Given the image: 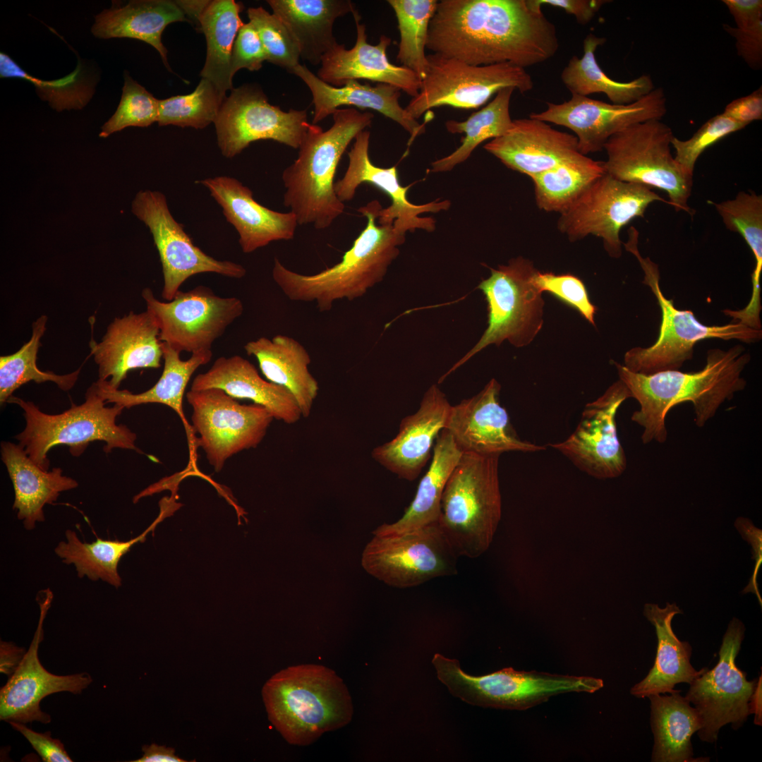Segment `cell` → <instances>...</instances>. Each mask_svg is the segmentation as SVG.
<instances>
[{
  "instance_id": "ba28073f",
  "label": "cell",
  "mask_w": 762,
  "mask_h": 762,
  "mask_svg": "<svg viewBox=\"0 0 762 762\" xmlns=\"http://www.w3.org/2000/svg\"><path fill=\"white\" fill-rule=\"evenodd\" d=\"M639 231L631 226L625 249L638 260L644 273L643 283L655 296L661 311V323L656 341L646 348L635 347L624 356V366L629 370L643 375H652L666 370H679L684 362L693 356L694 346L701 340L720 339H737L744 343H755L761 339V329H755L739 322L722 326H708L701 323L690 310L676 308L672 300L663 294L660 287L658 266L649 258H643L638 248Z\"/></svg>"
},
{
  "instance_id": "7c38bea8",
  "label": "cell",
  "mask_w": 762,
  "mask_h": 762,
  "mask_svg": "<svg viewBox=\"0 0 762 762\" xmlns=\"http://www.w3.org/2000/svg\"><path fill=\"white\" fill-rule=\"evenodd\" d=\"M427 59L419 92L405 108L416 120L435 107L478 109L503 88L513 87L524 94L534 86L524 68L509 62L473 66L433 53Z\"/></svg>"
},
{
  "instance_id": "4dcf8cb0",
  "label": "cell",
  "mask_w": 762,
  "mask_h": 762,
  "mask_svg": "<svg viewBox=\"0 0 762 762\" xmlns=\"http://www.w3.org/2000/svg\"><path fill=\"white\" fill-rule=\"evenodd\" d=\"M222 389L236 399H248L266 408L274 419L294 424L302 417L296 398L285 387L265 380L255 367L238 355L222 356L193 379L190 389Z\"/></svg>"
},
{
  "instance_id": "9c48e42d",
  "label": "cell",
  "mask_w": 762,
  "mask_h": 762,
  "mask_svg": "<svg viewBox=\"0 0 762 762\" xmlns=\"http://www.w3.org/2000/svg\"><path fill=\"white\" fill-rule=\"evenodd\" d=\"M432 663L437 676L454 696L485 708L526 710L551 696L571 692L594 693L601 679L588 676L517 671L506 667L482 676L466 673L456 659L435 653Z\"/></svg>"
},
{
  "instance_id": "d6986e66",
  "label": "cell",
  "mask_w": 762,
  "mask_h": 762,
  "mask_svg": "<svg viewBox=\"0 0 762 762\" xmlns=\"http://www.w3.org/2000/svg\"><path fill=\"white\" fill-rule=\"evenodd\" d=\"M223 156L232 158L252 142L272 140L298 149L310 123L306 109L284 111L269 103L260 88H233L214 121Z\"/></svg>"
},
{
  "instance_id": "4fadbf2b",
  "label": "cell",
  "mask_w": 762,
  "mask_h": 762,
  "mask_svg": "<svg viewBox=\"0 0 762 762\" xmlns=\"http://www.w3.org/2000/svg\"><path fill=\"white\" fill-rule=\"evenodd\" d=\"M456 555L438 522L399 535L374 536L361 556L365 571L399 588L457 573Z\"/></svg>"
},
{
  "instance_id": "1f68e13d",
  "label": "cell",
  "mask_w": 762,
  "mask_h": 762,
  "mask_svg": "<svg viewBox=\"0 0 762 762\" xmlns=\"http://www.w3.org/2000/svg\"><path fill=\"white\" fill-rule=\"evenodd\" d=\"M1 459L14 490L13 508L27 530L44 521V507L56 502L61 492L78 487V482L63 476L62 469L46 471L37 466L19 445L1 444Z\"/></svg>"
},
{
  "instance_id": "ac0fdd59",
  "label": "cell",
  "mask_w": 762,
  "mask_h": 762,
  "mask_svg": "<svg viewBox=\"0 0 762 762\" xmlns=\"http://www.w3.org/2000/svg\"><path fill=\"white\" fill-rule=\"evenodd\" d=\"M132 213L149 229L157 249L164 277L162 296L171 301L189 277L212 272L241 279L246 268L236 262L217 260L195 246L183 226L172 216L165 195L143 190L131 203Z\"/></svg>"
},
{
  "instance_id": "6125c7cd",
  "label": "cell",
  "mask_w": 762,
  "mask_h": 762,
  "mask_svg": "<svg viewBox=\"0 0 762 762\" xmlns=\"http://www.w3.org/2000/svg\"><path fill=\"white\" fill-rule=\"evenodd\" d=\"M143 756L133 762H185L186 760L175 754L174 749L156 744L144 745Z\"/></svg>"
},
{
  "instance_id": "9f6ffc18",
  "label": "cell",
  "mask_w": 762,
  "mask_h": 762,
  "mask_svg": "<svg viewBox=\"0 0 762 762\" xmlns=\"http://www.w3.org/2000/svg\"><path fill=\"white\" fill-rule=\"evenodd\" d=\"M16 730L20 732L30 743L34 749L45 762H71L62 742L51 737L49 731L38 733L27 727L23 723L8 721Z\"/></svg>"
},
{
  "instance_id": "836d02e7",
  "label": "cell",
  "mask_w": 762,
  "mask_h": 762,
  "mask_svg": "<svg viewBox=\"0 0 762 762\" xmlns=\"http://www.w3.org/2000/svg\"><path fill=\"white\" fill-rule=\"evenodd\" d=\"M247 355L254 356L266 379L289 390L301 411L302 417L311 413L319 385L310 373L309 353L296 339L277 334L272 339L260 337L244 345Z\"/></svg>"
},
{
  "instance_id": "e575fe53",
  "label": "cell",
  "mask_w": 762,
  "mask_h": 762,
  "mask_svg": "<svg viewBox=\"0 0 762 762\" xmlns=\"http://www.w3.org/2000/svg\"><path fill=\"white\" fill-rule=\"evenodd\" d=\"M267 4L286 26L300 51L301 58L313 66L337 43L333 25L337 18L352 13L350 0H269Z\"/></svg>"
},
{
  "instance_id": "9a60e30c",
  "label": "cell",
  "mask_w": 762,
  "mask_h": 762,
  "mask_svg": "<svg viewBox=\"0 0 762 762\" xmlns=\"http://www.w3.org/2000/svg\"><path fill=\"white\" fill-rule=\"evenodd\" d=\"M744 631V624L733 617L724 634L717 665L689 684L685 697L698 714L701 727L697 732L703 742H715L720 728L727 724L738 729L754 713L758 682L748 681L735 663Z\"/></svg>"
},
{
  "instance_id": "816d5d0a",
  "label": "cell",
  "mask_w": 762,
  "mask_h": 762,
  "mask_svg": "<svg viewBox=\"0 0 762 762\" xmlns=\"http://www.w3.org/2000/svg\"><path fill=\"white\" fill-rule=\"evenodd\" d=\"M158 100L126 72L119 106L99 136L107 138L130 126L147 127L158 120Z\"/></svg>"
},
{
  "instance_id": "f546056e",
  "label": "cell",
  "mask_w": 762,
  "mask_h": 762,
  "mask_svg": "<svg viewBox=\"0 0 762 762\" xmlns=\"http://www.w3.org/2000/svg\"><path fill=\"white\" fill-rule=\"evenodd\" d=\"M308 86L314 105L313 124H316L341 106H354L380 112L400 125L410 134L409 144L425 131L419 123L401 107V90L392 85L377 83L375 86L350 80L341 87H334L320 80L305 65L298 64L291 71Z\"/></svg>"
},
{
  "instance_id": "f1b7e54d",
  "label": "cell",
  "mask_w": 762,
  "mask_h": 762,
  "mask_svg": "<svg viewBox=\"0 0 762 762\" xmlns=\"http://www.w3.org/2000/svg\"><path fill=\"white\" fill-rule=\"evenodd\" d=\"M483 147L507 168L530 178L580 152L574 135L530 117L513 120L504 135L491 140Z\"/></svg>"
},
{
  "instance_id": "7bdbcfd3",
  "label": "cell",
  "mask_w": 762,
  "mask_h": 762,
  "mask_svg": "<svg viewBox=\"0 0 762 762\" xmlns=\"http://www.w3.org/2000/svg\"><path fill=\"white\" fill-rule=\"evenodd\" d=\"M165 517L164 514L160 513L143 533L128 541L97 538L94 542L85 543L80 540L74 531L68 529L65 532L66 541L59 542L54 552L63 562L75 566L78 577L87 576L92 581L100 579L117 588L122 582L118 572V564L121 557L133 545L144 542L147 534L153 531Z\"/></svg>"
},
{
  "instance_id": "ab89813d",
  "label": "cell",
  "mask_w": 762,
  "mask_h": 762,
  "mask_svg": "<svg viewBox=\"0 0 762 762\" xmlns=\"http://www.w3.org/2000/svg\"><path fill=\"white\" fill-rule=\"evenodd\" d=\"M164 368L158 381L149 389L138 394L128 390L109 387L104 380H97L95 385L105 403H114L125 408L149 403L167 405L183 418L182 401L186 388L192 375L200 366L208 363L212 351H204L191 353L187 360L181 358V353L167 343L162 342Z\"/></svg>"
},
{
  "instance_id": "83f0119b",
  "label": "cell",
  "mask_w": 762,
  "mask_h": 762,
  "mask_svg": "<svg viewBox=\"0 0 762 762\" xmlns=\"http://www.w3.org/2000/svg\"><path fill=\"white\" fill-rule=\"evenodd\" d=\"M197 183L206 187L221 206L226 219L238 234L244 253L294 237L298 225L296 215L291 211L279 212L260 205L252 190L236 179L220 176Z\"/></svg>"
},
{
  "instance_id": "603a6c76",
  "label": "cell",
  "mask_w": 762,
  "mask_h": 762,
  "mask_svg": "<svg viewBox=\"0 0 762 762\" xmlns=\"http://www.w3.org/2000/svg\"><path fill=\"white\" fill-rule=\"evenodd\" d=\"M370 133L368 131L360 132L348 152L349 164L344 176L334 183V189L342 202L351 200L358 187L364 183L375 186L390 198L392 203L382 208L378 214L380 225H392L399 231L405 234L416 229L433 231L435 221L431 217H422L423 213H437L447 210L451 202L449 200L432 201L416 205L408 199L409 187L402 186L399 180L396 166L382 168L375 166L369 157Z\"/></svg>"
},
{
  "instance_id": "74e56055",
  "label": "cell",
  "mask_w": 762,
  "mask_h": 762,
  "mask_svg": "<svg viewBox=\"0 0 762 762\" xmlns=\"http://www.w3.org/2000/svg\"><path fill=\"white\" fill-rule=\"evenodd\" d=\"M725 227L739 234L752 251L755 267L751 275L752 294L748 304L740 310H724V314L755 329H761L760 313L762 271V196L755 192L740 191L734 198L713 202Z\"/></svg>"
},
{
  "instance_id": "ffe728a7",
  "label": "cell",
  "mask_w": 762,
  "mask_h": 762,
  "mask_svg": "<svg viewBox=\"0 0 762 762\" xmlns=\"http://www.w3.org/2000/svg\"><path fill=\"white\" fill-rule=\"evenodd\" d=\"M666 111L665 95L658 87L627 104L572 95L560 104L547 102L545 110L532 113L529 117L569 128L577 138L579 151L587 155L603 150L614 134L636 123L661 120Z\"/></svg>"
},
{
  "instance_id": "680465c9",
  "label": "cell",
  "mask_w": 762,
  "mask_h": 762,
  "mask_svg": "<svg viewBox=\"0 0 762 762\" xmlns=\"http://www.w3.org/2000/svg\"><path fill=\"white\" fill-rule=\"evenodd\" d=\"M734 121L747 126L762 119V87L751 94L729 103L722 113Z\"/></svg>"
},
{
  "instance_id": "db71d44e",
  "label": "cell",
  "mask_w": 762,
  "mask_h": 762,
  "mask_svg": "<svg viewBox=\"0 0 762 762\" xmlns=\"http://www.w3.org/2000/svg\"><path fill=\"white\" fill-rule=\"evenodd\" d=\"M533 282L540 292L551 293L574 308L595 325L596 307L591 302L586 286L579 277L570 274H555L538 270Z\"/></svg>"
},
{
  "instance_id": "d6a6232c",
  "label": "cell",
  "mask_w": 762,
  "mask_h": 762,
  "mask_svg": "<svg viewBox=\"0 0 762 762\" xmlns=\"http://www.w3.org/2000/svg\"><path fill=\"white\" fill-rule=\"evenodd\" d=\"M682 613L676 603H667L663 608L657 604H645L643 615L655 627L658 646L654 665L648 674L630 689L635 697L670 693L677 684H690L707 670H697L691 665V645L681 641L673 631L672 620L676 615Z\"/></svg>"
},
{
  "instance_id": "4316f807",
  "label": "cell",
  "mask_w": 762,
  "mask_h": 762,
  "mask_svg": "<svg viewBox=\"0 0 762 762\" xmlns=\"http://www.w3.org/2000/svg\"><path fill=\"white\" fill-rule=\"evenodd\" d=\"M451 406L439 387L432 385L418 411L401 421L397 435L373 449V459L399 478L414 480L430 457L433 442L445 428Z\"/></svg>"
},
{
  "instance_id": "7a4b0ae2",
  "label": "cell",
  "mask_w": 762,
  "mask_h": 762,
  "mask_svg": "<svg viewBox=\"0 0 762 762\" xmlns=\"http://www.w3.org/2000/svg\"><path fill=\"white\" fill-rule=\"evenodd\" d=\"M750 358L746 349L738 344L726 351L708 350L703 368L693 373L666 370L643 375L615 363L619 380L639 404L631 419L643 428L642 442H665L666 416L682 402L693 404L695 423L704 426L722 404L744 389L746 382L742 374Z\"/></svg>"
},
{
  "instance_id": "8992f818",
  "label": "cell",
  "mask_w": 762,
  "mask_h": 762,
  "mask_svg": "<svg viewBox=\"0 0 762 762\" xmlns=\"http://www.w3.org/2000/svg\"><path fill=\"white\" fill-rule=\"evenodd\" d=\"M499 455L463 452L445 484L438 524L456 555L476 558L501 518Z\"/></svg>"
},
{
  "instance_id": "44dd1931",
  "label": "cell",
  "mask_w": 762,
  "mask_h": 762,
  "mask_svg": "<svg viewBox=\"0 0 762 762\" xmlns=\"http://www.w3.org/2000/svg\"><path fill=\"white\" fill-rule=\"evenodd\" d=\"M628 398L629 392L619 379L586 405L576 428L566 440L550 445L593 477L619 476L626 469L627 459L618 438L615 417Z\"/></svg>"
},
{
  "instance_id": "e0dca14e",
  "label": "cell",
  "mask_w": 762,
  "mask_h": 762,
  "mask_svg": "<svg viewBox=\"0 0 762 762\" xmlns=\"http://www.w3.org/2000/svg\"><path fill=\"white\" fill-rule=\"evenodd\" d=\"M142 297L159 326L160 341L180 353L211 350L243 312L241 299L217 296L205 286L179 290L167 302L155 298L150 288L143 290Z\"/></svg>"
},
{
  "instance_id": "7dc6e473",
  "label": "cell",
  "mask_w": 762,
  "mask_h": 762,
  "mask_svg": "<svg viewBox=\"0 0 762 762\" xmlns=\"http://www.w3.org/2000/svg\"><path fill=\"white\" fill-rule=\"evenodd\" d=\"M437 0H389L398 23L400 40L397 60L422 81L427 73L426 49L429 24Z\"/></svg>"
},
{
  "instance_id": "5b68a950",
  "label": "cell",
  "mask_w": 762,
  "mask_h": 762,
  "mask_svg": "<svg viewBox=\"0 0 762 762\" xmlns=\"http://www.w3.org/2000/svg\"><path fill=\"white\" fill-rule=\"evenodd\" d=\"M262 696L269 720L291 744L306 746L347 725L349 692L332 670L320 665L290 666L272 676Z\"/></svg>"
},
{
  "instance_id": "f907efd6",
  "label": "cell",
  "mask_w": 762,
  "mask_h": 762,
  "mask_svg": "<svg viewBox=\"0 0 762 762\" xmlns=\"http://www.w3.org/2000/svg\"><path fill=\"white\" fill-rule=\"evenodd\" d=\"M249 23L256 30L267 61L291 73L299 64V48L284 23L262 7L249 8Z\"/></svg>"
},
{
  "instance_id": "94428289",
  "label": "cell",
  "mask_w": 762,
  "mask_h": 762,
  "mask_svg": "<svg viewBox=\"0 0 762 762\" xmlns=\"http://www.w3.org/2000/svg\"><path fill=\"white\" fill-rule=\"evenodd\" d=\"M26 651L12 642L1 641L0 671L11 676L18 668Z\"/></svg>"
},
{
  "instance_id": "ee69618b",
  "label": "cell",
  "mask_w": 762,
  "mask_h": 762,
  "mask_svg": "<svg viewBox=\"0 0 762 762\" xmlns=\"http://www.w3.org/2000/svg\"><path fill=\"white\" fill-rule=\"evenodd\" d=\"M514 90L513 87L500 90L491 102L471 114L465 121H447L445 128L448 132L452 134L464 133L465 136L453 152L433 162L430 171L434 173L451 171L455 166L468 159L483 142L504 135L513 121L509 107Z\"/></svg>"
},
{
  "instance_id": "f35d334b",
  "label": "cell",
  "mask_w": 762,
  "mask_h": 762,
  "mask_svg": "<svg viewBox=\"0 0 762 762\" xmlns=\"http://www.w3.org/2000/svg\"><path fill=\"white\" fill-rule=\"evenodd\" d=\"M679 690L668 695L651 694V725L654 736L653 762L696 761L691 738L701 722L698 714Z\"/></svg>"
},
{
  "instance_id": "d590c367",
  "label": "cell",
  "mask_w": 762,
  "mask_h": 762,
  "mask_svg": "<svg viewBox=\"0 0 762 762\" xmlns=\"http://www.w3.org/2000/svg\"><path fill=\"white\" fill-rule=\"evenodd\" d=\"M187 20L175 1H131L125 6H112L97 14L91 32L102 39L127 37L143 41L157 49L171 71L162 35L169 24Z\"/></svg>"
},
{
  "instance_id": "30bf717a",
  "label": "cell",
  "mask_w": 762,
  "mask_h": 762,
  "mask_svg": "<svg viewBox=\"0 0 762 762\" xmlns=\"http://www.w3.org/2000/svg\"><path fill=\"white\" fill-rule=\"evenodd\" d=\"M672 129L660 120L632 125L612 135L604 150L605 172L622 181L665 191L676 212L692 216L688 204L693 174L675 159L671 152Z\"/></svg>"
},
{
  "instance_id": "d4e9b609",
  "label": "cell",
  "mask_w": 762,
  "mask_h": 762,
  "mask_svg": "<svg viewBox=\"0 0 762 762\" xmlns=\"http://www.w3.org/2000/svg\"><path fill=\"white\" fill-rule=\"evenodd\" d=\"M90 346L98 366V380L115 389L130 370L159 368L163 360L159 326L147 310L115 318L102 341L92 339Z\"/></svg>"
},
{
  "instance_id": "f5cc1de1",
  "label": "cell",
  "mask_w": 762,
  "mask_h": 762,
  "mask_svg": "<svg viewBox=\"0 0 762 762\" xmlns=\"http://www.w3.org/2000/svg\"><path fill=\"white\" fill-rule=\"evenodd\" d=\"M746 126L722 114H718L703 123L688 140H682L673 136L671 145L675 150V159L687 171L693 174L696 162L705 150Z\"/></svg>"
},
{
  "instance_id": "2e32d148",
  "label": "cell",
  "mask_w": 762,
  "mask_h": 762,
  "mask_svg": "<svg viewBox=\"0 0 762 762\" xmlns=\"http://www.w3.org/2000/svg\"><path fill=\"white\" fill-rule=\"evenodd\" d=\"M186 397L197 443L216 472L234 455L256 447L274 419L264 406L241 404L220 389H190Z\"/></svg>"
},
{
  "instance_id": "be15d7a7",
  "label": "cell",
  "mask_w": 762,
  "mask_h": 762,
  "mask_svg": "<svg viewBox=\"0 0 762 762\" xmlns=\"http://www.w3.org/2000/svg\"><path fill=\"white\" fill-rule=\"evenodd\" d=\"M175 2L184 12L186 16H190L192 19H195L198 23L202 13L210 3V1L179 0L175 1Z\"/></svg>"
},
{
  "instance_id": "91938a15",
  "label": "cell",
  "mask_w": 762,
  "mask_h": 762,
  "mask_svg": "<svg viewBox=\"0 0 762 762\" xmlns=\"http://www.w3.org/2000/svg\"><path fill=\"white\" fill-rule=\"evenodd\" d=\"M536 4L542 8L548 5L564 10L567 13L575 17L576 21L585 25L595 16L597 12L607 1L605 0H534Z\"/></svg>"
},
{
  "instance_id": "60d3db41",
  "label": "cell",
  "mask_w": 762,
  "mask_h": 762,
  "mask_svg": "<svg viewBox=\"0 0 762 762\" xmlns=\"http://www.w3.org/2000/svg\"><path fill=\"white\" fill-rule=\"evenodd\" d=\"M605 40V37L589 33L583 42V56H573L562 70L561 80L572 95L588 97L593 93H603L613 104H627L651 92L655 87L650 75L619 82L604 72L597 61L595 51Z\"/></svg>"
},
{
  "instance_id": "6da1fadb",
  "label": "cell",
  "mask_w": 762,
  "mask_h": 762,
  "mask_svg": "<svg viewBox=\"0 0 762 762\" xmlns=\"http://www.w3.org/2000/svg\"><path fill=\"white\" fill-rule=\"evenodd\" d=\"M559 48L555 25L534 0H441L426 49L473 66L543 63Z\"/></svg>"
},
{
  "instance_id": "8fae6325",
  "label": "cell",
  "mask_w": 762,
  "mask_h": 762,
  "mask_svg": "<svg viewBox=\"0 0 762 762\" xmlns=\"http://www.w3.org/2000/svg\"><path fill=\"white\" fill-rule=\"evenodd\" d=\"M538 270L519 256L507 265L490 268V275L478 286L488 303V327L478 341L439 380L446 377L490 344L508 341L516 347L529 344L543 324L544 301L533 282Z\"/></svg>"
},
{
  "instance_id": "7402d4cb",
  "label": "cell",
  "mask_w": 762,
  "mask_h": 762,
  "mask_svg": "<svg viewBox=\"0 0 762 762\" xmlns=\"http://www.w3.org/2000/svg\"><path fill=\"white\" fill-rule=\"evenodd\" d=\"M52 599L53 593L49 588L38 594L37 600L40 612L33 639L19 666L0 690L1 720L23 724L39 721L47 724L51 722V718L40 706L44 697L61 691L80 694L92 681L86 672L54 675L48 672L39 660L38 649L44 638L43 623Z\"/></svg>"
},
{
  "instance_id": "6f0895ef",
  "label": "cell",
  "mask_w": 762,
  "mask_h": 762,
  "mask_svg": "<svg viewBox=\"0 0 762 762\" xmlns=\"http://www.w3.org/2000/svg\"><path fill=\"white\" fill-rule=\"evenodd\" d=\"M734 526L742 538L751 545L752 559L754 561L753 574L749 583L742 593L743 594L746 593L755 594L761 607L762 598L758 590L757 577L762 562V531L756 527L749 519L742 516H739L736 519Z\"/></svg>"
},
{
  "instance_id": "f6af8a7d",
  "label": "cell",
  "mask_w": 762,
  "mask_h": 762,
  "mask_svg": "<svg viewBox=\"0 0 762 762\" xmlns=\"http://www.w3.org/2000/svg\"><path fill=\"white\" fill-rule=\"evenodd\" d=\"M603 161L581 152L555 168L531 177L538 207L561 214L605 174Z\"/></svg>"
},
{
  "instance_id": "52a82bcc",
  "label": "cell",
  "mask_w": 762,
  "mask_h": 762,
  "mask_svg": "<svg viewBox=\"0 0 762 762\" xmlns=\"http://www.w3.org/2000/svg\"><path fill=\"white\" fill-rule=\"evenodd\" d=\"M85 397L82 404H72L69 409L54 415L45 413L33 402L13 395L8 400V403L18 404L24 411L25 427L16 436L18 445L42 469L49 468V451L61 445L68 446L74 456H79L94 441L105 442V453L120 448L143 454L135 445V433L125 425L116 423V418L124 409L123 406H105L95 382L87 389Z\"/></svg>"
},
{
  "instance_id": "c3c4849f",
  "label": "cell",
  "mask_w": 762,
  "mask_h": 762,
  "mask_svg": "<svg viewBox=\"0 0 762 762\" xmlns=\"http://www.w3.org/2000/svg\"><path fill=\"white\" fill-rule=\"evenodd\" d=\"M225 99L212 83L202 78L189 94L159 99L157 123L159 126L204 128L214 123Z\"/></svg>"
},
{
  "instance_id": "484cf974",
  "label": "cell",
  "mask_w": 762,
  "mask_h": 762,
  "mask_svg": "<svg viewBox=\"0 0 762 762\" xmlns=\"http://www.w3.org/2000/svg\"><path fill=\"white\" fill-rule=\"evenodd\" d=\"M356 26V41L346 49L337 43L322 58L317 76L334 87L344 86L350 80L365 79L394 86L412 97L421 88V81L411 69L392 64L387 56L391 38L381 35L378 44L368 42L366 28L361 23V16L352 13Z\"/></svg>"
},
{
  "instance_id": "cb8c5ba5",
  "label": "cell",
  "mask_w": 762,
  "mask_h": 762,
  "mask_svg": "<svg viewBox=\"0 0 762 762\" xmlns=\"http://www.w3.org/2000/svg\"><path fill=\"white\" fill-rule=\"evenodd\" d=\"M501 386L491 379L471 398L452 406L445 426L462 452L499 455L507 452H535L542 445L521 440L500 404Z\"/></svg>"
},
{
  "instance_id": "b9f144b4",
  "label": "cell",
  "mask_w": 762,
  "mask_h": 762,
  "mask_svg": "<svg viewBox=\"0 0 762 762\" xmlns=\"http://www.w3.org/2000/svg\"><path fill=\"white\" fill-rule=\"evenodd\" d=\"M243 9V4L234 0L210 1L198 21L207 44L200 75L212 83L224 98L226 92L233 90L231 58L236 37L244 24L240 18Z\"/></svg>"
},
{
  "instance_id": "11a10c76",
  "label": "cell",
  "mask_w": 762,
  "mask_h": 762,
  "mask_svg": "<svg viewBox=\"0 0 762 762\" xmlns=\"http://www.w3.org/2000/svg\"><path fill=\"white\" fill-rule=\"evenodd\" d=\"M265 61H267L266 54L256 30L250 23H244L238 30L232 49V76L241 68L258 71Z\"/></svg>"
},
{
  "instance_id": "681fc988",
  "label": "cell",
  "mask_w": 762,
  "mask_h": 762,
  "mask_svg": "<svg viewBox=\"0 0 762 762\" xmlns=\"http://www.w3.org/2000/svg\"><path fill=\"white\" fill-rule=\"evenodd\" d=\"M736 27L723 24L735 39L737 54L754 70L762 67V1L723 0Z\"/></svg>"
},
{
  "instance_id": "3957f363",
  "label": "cell",
  "mask_w": 762,
  "mask_h": 762,
  "mask_svg": "<svg viewBox=\"0 0 762 762\" xmlns=\"http://www.w3.org/2000/svg\"><path fill=\"white\" fill-rule=\"evenodd\" d=\"M377 200L358 209L367 224L341 260L314 274H302L286 268L274 259L272 274L274 282L291 301L315 302L320 312L329 311L342 299L362 297L385 277L388 268L399 255L406 234L392 225H377L382 209Z\"/></svg>"
},
{
  "instance_id": "bcb514c9",
  "label": "cell",
  "mask_w": 762,
  "mask_h": 762,
  "mask_svg": "<svg viewBox=\"0 0 762 762\" xmlns=\"http://www.w3.org/2000/svg\"><path fill=\"white\" fill-rule=\"evenodd\" d=\"M47 316H40L32 324V335L28 341L13 354L0 357V404L8 401L13 393L30 381L37 383L54 382L59 389L68 391L76 383L81 366L76 370L57 375L51 371H42L37 365L40 340L47 322Z\"/></svg>"
},
{
  "instance_id": "5bb4252c",
  "label": "cell",
  "mask_w": 762,
  "mask_h": 762,
  "mask_svg": "<svg viewBox=\"0 0 762 762\" xmlns=\"http://www.w3.org/2000/svg\"><path fill=\"white\" fill-rule=\"evenodd\" d=\"M669 202L646 186L616 179L607 173L594 181L565 211L557 228L571 242L593 235L600 238L608 255H622L619 234L636 217H644L652 202Z\"/></svg>"
},
{
  "instance_id": "277c9868",
  "label": "cell",
  "mask_w": 762,
  "mask_h": 762,
  "mask_svg": "<svg viewBox=\"0 0 762 762\" xmlns=\"http://www.w3.org/2000/svg\"><path fill=\"white\" fill-rule=\"evenodd\" d=\"M332 116L333 124L325 131L310 123L297 159L282 175L284 205L296 215L298 225L313 224L318 230L329 227L344 213V203L334 189L337 169L351 142L374 117L370 111L353 108L338 109Z\"/></svg>"
},
{
  "instance_id": "8d00e7d4",
  "label": "cell",
  "mask_w": 762,
  "mask_h": 762,
  "mask_svg": "<svg viewBox=\"0 0 762 762\" xmlns=\"http://www.w3.org/2000/svg\"><path fill=\"white\" fill-rule=\"evenodd\" d=\"M462 453L451 434L442 429L436 439L430 467L420 480L410 505L399 520L379 526L373 534L399 535L438 522L445 484Z\"/></svg>"
}]
</instances>
